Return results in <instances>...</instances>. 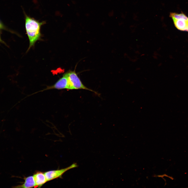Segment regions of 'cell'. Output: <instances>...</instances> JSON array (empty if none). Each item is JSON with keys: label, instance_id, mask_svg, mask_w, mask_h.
<instances>
[{"label": "cell", "instance_id": "9c48e42d", "mask_svg": "<svg viewBox=\"0 0 188 188\" xmlns=\"http://www.w3.org/2000/svg\"><path fill=\"white\" fill-rule=\"evenodd\" d=\"M0 42L2 43H3L4 44H5L4 42L3 41V40H2V39L1 38V35H0Z\"/></svg>", "mask_w": 188, "mask_h": 188}, {"label": "cell", "instance_id": "7a4b0ae2", "mask_svg": "<svg viewBox=\"0 0 188 188\" xmlns=\"http://www.w3.org/2000/svg\"><path fill=\"white\" fill-rule=\"evenodd\" d=\"M65 73L68 79V90L85 89L97 94L96 92L88 88L83 85L75 71H70Z\"/></svg>", "mask_w": 188, "mask_h": 188}, {"label": "cell", "instance_id": "ba28073f", "mask_svg": "<svg viewBox=\"0 0 188 188\" xmlns=\"http://www.w3.org/2000/svg\"><path fill=\"white\" fill-rule=\"evenodd\" d=\"M5 27L3 24L0 22V29H4Z\"/></svg>", "mask_w": 188, "mask_h": 188}, {"label": "cell", "instance_id": "8992f818", "mask_svg": "<svg viewBox=\"0 0 188 188\" xmlns=\"http://www.w3.org/2000/svg\"><path fill=\"white\" fill-rule=\"evenodd\" d=\"M33 177L36 187H40L47 182L44 173L38 171L34 174Z\"/></svg>", "mask_w": 188, "mask_h": 188}, {"label": "cell", "instance_id": "6da1fadb", "mask_svg": "<svg viewBox=\"0 0 188 188\" xmlns=\"http://www.w3.org/2000/svg\"><path fill=\"white\" fill-rule=\"evenodd\" d=\"M45 23L44 21L40 22L25 14V29L29 41L27 51L34 46L36 42L40 39L41 36L40 28Z\"/></svg>", "mask_w": 188, "mask_h": 188}, {"label": "cell", "instance_id": "277c9868", "mask_svg": "<svg viewBox=\"0 0 188 188\" xmlns=\"http://www.w3.org/2000/svg\"><path fill=\"white\" fill-rule=\"evenodd\" d=\"M78 165L76 163H74L69 166L60 169L48 171L44 173L47 181L61 177L63 174L66 171L70 169L77 167Z\"/></svg>", "mask_w": 188, "mask_h": 188}, {"label": "cell", "instance_id": "5b68a950", "mask_svg": "<svg viewBox=\"0 0 188 188\" xmlns=\"http://www.w3.org/2000/svg\"><path fill=\"white\" fill-rule=\"evenodd\" d=\"M49 89H68V79L66 73L53 86L49 87Z\"/></svg>", "mask_w": 188, "mask_h": 188}, {"label": "cell", "instance_id": "52a82bcc", "mask_svg": "<svg viewBox=\"0 0 188 188\" xmlns=\"http://www.w3.org/2000/svg\"><path fill=\"white\" fill-rule=\"evenodd\" d=\"M23 184L13 187L14 188H30L36 187L33 176H30L24 178Z\"/></svg>", "mask_w": 188, "mask_h": 188}, {"label": "cell", "instance_id": "3957f363", "mask_svg": "<svg viewBox=\"0 0 188 188\" xmlns=\"http://www.w3.org/2000/svg\"><path fill=\"white\" fill-rule=\"evenodd\" d=\"M170 16L174 25L178 30L188 32V17L183 13L180 14L172 13Z\"/></svg>", "mask_w": 188, "mask_h": 188}]
</instances>
